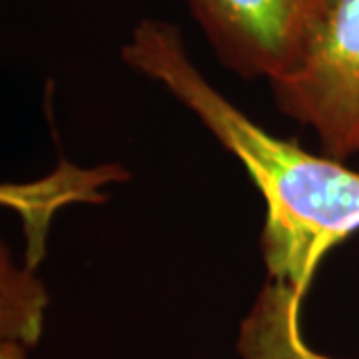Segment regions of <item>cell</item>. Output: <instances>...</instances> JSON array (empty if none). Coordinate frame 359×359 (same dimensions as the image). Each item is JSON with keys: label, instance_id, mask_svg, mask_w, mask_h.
Listing matches in <instances>:
<instances>
[{"label": "cell", "instance_id": "obj_2", "mask_svg": "<svg viewBox=\"0 0 359 359\" xmlns=\"http://www.w3.org/2000/svg\"><path fill=\"white\" fill-rule=\"evenodd\" d=\"M269 86L282 114L316 132L321 154H359V0H327L304 62Z\"/></svg>", "mask_w": 359, "mask_h": 359}, {"label": "cell", "instance_id": "obj_5", "mask_svg": "<svg viewBox=\"0 0 359 359\" xmlns=\"http://www.w3.org/2000/svg\"><path fill=\"white\" fill-rule=\"evenodd\" d=\"M46 304L44 290L28 271L16 269L2 252V304L0 332L2 339L32 347L42 334V309Z\"/></svg>", "mask_w": 359, "mask_h": 359}, {"label": "cell", "instance_id": "obj_4", "mask_svg": "<svg viewBox=\"0 0 359 359\" xmlns=\"http://www.w3.org/2000/svg\"><path fill=\"white\" fill-rule=\"evenodd\" d=\"M304 294L268 278L250 308L236 341L242 359H332L306 346L299 327Z\"/></svg>", "mask_w": 359, "mask_h": 359}, {"label": "cell", "instance_id": "obj_6", "mask_svg": "<svg viewBox=\"0 0 359 359\" xmlns=\"http://www.w3.org/2000/svg\"><path fill=\"white\" fill-rule=\"evenodd\" d=\"M0 359H28L26 358V346L11 339H2L0 344Z\"/></svg>", "mask_w": 359, "mask_h": 359}, {"label": "cell", "instance_id": "obj_1", "mask_svg": "<svg viewBox=\"0 0 359 359\" xmlns=\"http://www.w3.org/2000/svg\"><path fill=\"white\" fill-rule=\"evenodd\" d=\"M120 54L124 65L170 92L242 162L266 204L262 257L268 278L306 295L321 259L359 231V172L257 126L196 68L172 22H138Z\"/></svg>", "mask_w": 359, "mask_h": 359}, {"label": "cell", "instance_id": "obj_3", "mask_svg": "<svg viewBox=\"0 0 359 359\" xmlns=\"http://www.w3.org/2000/svg\"><path fill=\"white\" fill-rule=\"evenodd\" d=\"M222 65L269 84L304 62L327 0H186Z\"/></svg>", "mask_w": 359, "mask_h": 359}]
</instances>
